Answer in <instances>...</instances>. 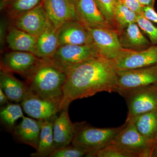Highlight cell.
Instances as JSON below:
<instances>
[{
	"mask_svg": "<svg viewBox=\"0 0 157 157\" xmlns=\"http://www.w3.org/2000/svg\"><path fill=\"white\" fill-rule=\"evenodd\" d=\"M41 0H14L11 9L15 14H22L39 5Z\"/></svg>",
	"mask_w": 157,
	"mask_h": 157,
	"instance_id": "f1b7e54d",
	"label": "cell"
},
{
	"mask_svg": "<svg viewBox=\"0 0 157 157\" xmlns=\"http://www.w3.org/2000/svg\"><path fill=\"white\" fill-rule=\"evenodd\" d=\"M98 8L106 20H111L114 16L116 0H95Z\"/></svg>",
	"mask_w": 157,
	"mask_h": 157,
	"instance_id": "f546056e",
	"label": "cell"
},
{
	"mask_svg": "<svg viewBox=\"0 0 157 157\" xmlns=\"http://www.w3.org/2000/svg\"><path fill=\"white\" fill-rule=\"evenodd\" d=\"M66 73L59 112L77 99L101 92H117V70L112 60L96 57L74 66Z\"/></svg>",
	"mask_w": 157,
	"mask_h": 157,
	"instance_id": "6da1fadb",
	"label": "cell"
},
{
	"mask_svg": "<svg viewBox=\"0 0 157 157\" xmlns=\"http://www.w3.org/2000/svg\"><path fill=\"white\" fill-rule=\"evenodd\" d=\"M67 73L50 59H42L27 77L29 89L46 100L60 106ZM60 108V107H59Z\"/></svg>",
	"mask_w": 157,
	"mask_h": 157,
	"instance_id": "7a4b0ae2",
	"label": "cell"
},
{
	"mask_svg": "<svg viewBox=\"0 0 157 157\" xmlns=\"http://www.w3.org/2000/svg\"><path fill=\"white\" fill-rule=\"evenodd\" d=\"M143 15L148 20L157 24V13L151 6L143 7Z\"/></svg>",
	"mask_w": 157,
	"mask_h": 157,
	"instance_id": "1f68e13d",
	"label": "cell"
},
{
	"mask_svg": "<svg viewBox=\"0 0 157 157\" xmlns=\"http://www.w3.org/2000/svg\"><path fill=\"white\" fill-rule=\"evenodd\" d=\"M86 153L72 144L55 150L49 157H81L85 155Z\"/></svg>",
	"mask_w": 157,
	"mask_h": 157,
	"instance_id": "83f0119b",
	"label": "cell"
},
{
	"mask_svg": "<svg viewBox=\"0 0 157 157\" xmlns=\"http://www.w3.org/2000/svg\"><path fill=\"white\" fill-rule=\"evenodd\" d=\"M116 1H121V0H116Z\"/></svg>",
	"mask_w": 157,
	"mask_h": 157,
	"instance_id": "74e56055",
	"label": "cell"
},
{
	"mask_svg": "<svg viewBox=\"0 0 157 157\" xmlns=\"http://www.w3.org/2000/svg\"><path fill=\"white\" fill-rule=\"evenodd\" d=\"M87 157H133L132 155L124 151L114 144H111L104 148L96 151L88 153Z\"/></svg>",
	"mask_w": 157,
	"mask_h": 157,
	"instance_id": "d4e9b609",
	"label": "cell"
},
{
	"mask_svg": "<svg viewBox=\"0 0 157 157\" xmlns=\"http://www.w3.org/2000/svg\"><path fill=\"white\" fill-rule=\"evenodd\" d=\"M0 89L2 90L9 101L19 103L25 98L29 87L23 82L18 80L10 72L1 71L0 73Z\"/></svg>",
	"mask_w": 157,
	"mask_h": 157,
	"instance_id": "ac0fdd59",
	"label": "cell"
},
{
	"mask_svg": "<svg viewBox=\"0 0 157 157\" xmlns=\"http://www.w3.org/2000/svg\"><path fill=\"white\" fill-rule=\"evenodd\" d=\"M59 46L64 45H84L93 43L87 27L78 21L65 23L57 29Z\"/></svg>",
	"mask_w": 157,
	"mask_h": 157,
	"instance_id": "5bb4252c",
	"label": "cell"
},
{
	"mask_svg": "<svg viewBox=\"0 0 157 157\" xmlns=\"http://www.w3.org/2000/svg\"><path fill=\"white\" fill-rule=\"evenodd\" d=\"M100 128L86 122L75 124V134L72 144L86 153L96 151L112 143L123 128Z\"/></svg>",
	"mask_w": 157,
	"mask_h": 157,
	"instance_id": "3957f363",
	"label": "cell"
},
{
	"mask_svg": "<svg viewBox=\"0 0 157 157\" xmlns=\"http://www.w3.org/2000/svg\"><path fill=\"white\" fill-rule=\"evenodd\" d=\"M55 118L41 121V129L38 147L31 157H47L54 151L53 125Z\"/></svg>",
	"mask_w": 157,
	"mask_h": 157,
	"instance_id": "7402d4cb",
	"label": "cell"
},
{
	"mask_svg": "<svg viewBox=\"0 0 157 157\" xmlns=\"http://www.w3.org/2000/svg\"><path fill=\"white\" fill-rule=\"evenodd\" d=\"M42 6L56 29L68 21L80 19L76 6L70 0H44Z\"/></svg>",
	"mask_w": 157,
	"mask_h": 157,
	"instance_id": "7c38bea8",
	"label": "cell"
},
{
	"mask_svg": "<svg viewBox=\"0 0 157 157\" xmlns=\"http://www.w3.org/2000/svg\"><path fill=\"white\" fill-rule=\"evenodd\" d=\"M112 144L133 157L152 156L154 148V143L145 139L128 120H126Z\"/></svg>",
	"mask_w": 157,
	"mask_h": 157,
	"instance_id": "277c9868",
	"label": "cell"
},
{
	"mask_svg": "<svg viewBox=\"0 0 157 157\" xmlns=\"http://www.w3.org/2000/svg\"><path fill=\"white\" fill-rule=\"evenodd\" d=\"M69 107L63 108L54 121V144L56 149L72 144L75 134V124L70 120Z\"/></svg>",
	"mask_w": 157,
	"mask_h": 157,
	"instance_id": "9a60e30c",
	"label": "cell"
},
{
	"mask_svg": "<svg viewBox=\"0 0 157 157\" xmlns=\"http://www.w3.org/2000/svg\"><path fill=\"white\" fill-rule=\"evenodd\" d=\"M127 120L132 121L145 139L154 143L157 132V109Z\"/></svg>",
	"mask_w": 157,
	"mask_h": 157,
	"instance_id": "44dd1931",
	"label": "cell"
},
{
	"mask_svg": "<svg viewBox=\"0 0 157 157\" xmlns=\"http://www.w3.org/2000/svg\"><path fill=\"white\" fill-rule=\"evenodd\" d=\"M141 5L143 7L151 6L153 3L154 0H139Z\"/></svg>",
	"mask_w": 157,
	"mask_h": 157,
	"instance_id": "e575fe53",
	"label": "cell"
},
{
	"mask_svg": "<svg viewBox=\"0 0 157 157\" xmlns=\"http://www.w3.org/2000/svg\"><path fill=\"white\" fill-rule=\"evenodd\" d=\"M36 37V55L41 59H50L59 47L57 29L50 22Z\"/></svg>",
	"mask_w": 157,
	"mask_h": 157,
	"instance_id": "d6986e66",
	"label": "cell"
},
{
	"mask_svg": "<svg viewBox=\"0 0 157 157\" xmlns=\"http://www.w3.org/2000/svg\"><path fill=\"white\" fill-rule=\"evenodd\" d=\"M156 157H157V155H156Z\"/></svg>",
	"mask_w": 157,
	"mask_h": 157,
	"instance_id": "f35d334b",
	"label": "cell"
},
{
	"mask_svg": "<svg viewBox=\"0 0 157 157\" xmlns=\"http://www.w3.org/2000/svg\"><path fill=\"white\" fill-rule=\"evenodd\" d=\"M19 124L14 128L13 135L17 140L36 150L41 129V121L23 117Z\"/></svg>",
	"mask_w": 157,
	"mask_h": 157,
	"instance_id": "2e32d148",
	"label": "cell"
},
{
	"mask_svg": "<svg viewBox=\"0 0 157 157\" xmlns=\"http://www.w3.org/2000/svg\"><path fill=\"white\" fill-rule=\"evenodd\" d=\"M117 70H126L157 65V46L142 51H124L113 60Z\"/></svg>",
	"mask_w": 157,
	"mask_h": 157,
	"instance_id": "8fae6325",
	"label": "cell"
},
{
	"mask_svg": "<svg viewBox=\"0 0 157 157\" xmlns=\"http://www.w3.org/2000/svg\"><path fill=\"white\" fill-rule=\"evenodd\" d=\"M9 100L8 97L6 95L2 90L0 89V105L1 106L9 104Z\"/></svg>",
	"mask_w": 157,
	"mask_h": 157,
	"instance_id": "d6a6232c",
	"label": "cell"
},
{
	"mask_svg": "<svg viewBox=\"0 0 157 157\" xmlns=\"http://www.w3.org/2000/svg\"><path fill=\"white\" fill-rule=\"evenodd\" d=\"M126 34L129 43L135 46H144L148 42L140 32L138 25L132 23L127 26Z\"/></svg>",
	"mask_w": 157,
	"mask_h": 157,
	"instance_id": "484cf974",
	"label": "cell"
},
{
	"mask_svg": "<svg viewBox=\"0 0 157 157\" xmlns=\"http://www.w3.org/2000/svg\"><path fill=\"white\" fill-rule=\"evenodd\" d=\"M157 155V132L154 141V148L152 156H156Z\"/></svg>",
	"mask_w": 157,
	"mask_h": 157,
	"instance_id": "d590c367",
	"label": "cell"
},
{
	"mask_svg": "<svg viewBox=\"0 0 157 157\" xmlns=\"http://www.w3.org/2000/svg\"><path fill=\"white\" fill-rule=\"evenodd\" d=\"M50 22L43 6L39 5L18 15L15 25L17 28L37 37Z\"/></svg>",
	"mask_w": 157,
	"mask_h": 157,
	"instance_id": "4fadbf2b",
	"label": "cell"
},
{
	"mask_svg": "<svg viewBox=\"0 0 157 157\" xmlns=\"http://www.w3.org/2000/svg\"><path fill=\"white\" fill-rule=\"evenodd\" d=\"M41 59L31 52L13 51L5 55L1 67L2 71L17 73L27 78Z\"/></svg>",
	"mask_w": 157,
	"mask_h": 157,
	"instance_id": "30bf717a",
	"label": "cell"
},
{
	"mask_svg": "<svg viewBox=\"0 0 157 157\" xmlns=\"http://www.w3.org/2000/svg\"><path fill=\"white\" fill-rule=\"evenodd\" d=\"M137 14L130 10L121 1H116L114 16L119 23L122 26H128L136 22Z\"/></svg>",
	"mask_w": 157,
	"mask_h": 157,
	"instance_id": "cb8c5ba5",
	"label": "cell"
},
{
	"mask_svg": "<svg viewBox=\"0 0 157 157\" xmlns=\"http://www.w3.org/2000/svg\"><path fill=\"white\" fill-rule=\"evenodd\" d=\"M21 103L24 112L37 120L46 121L56 117L59 104L43 99L28 90Z\"/></svg>",
	"mask_w": 157,
	"mask_h": 157,
	"instance_id": "9c48e42d",
	"label": "cell"
},
{
	"mask_svg": "<svg viewBox=\"0 0 157 157\" xmlns=\"http://www.w3.org/2000/svg\"><path fill=\"white\" fill-rule=\"evenodd\" d=\"M79 19L90 27H104L106 19L98 8L95 0H78L76 5Z\"/></svg>",
	"mask_w": 157,
	"mask_h": 157,
	"instance_id": "e0dca14e",
	"label": "cell"
},
{
	"mask_svg": "<svg viewBox=\"0 0 157 157\" xmlns=\"http://www.w3.org/2000/svg\"><path fill=\"white\" fill-rule=\"evenodd\" d=\"M6 29V25L4 23L3 21H1V46H2L4 44V38H5V31Z\"/></svg>",
	"mask_w": 157,
	"mask_h": 157,
	"instance_id": "836d02e7",
	"label": "cell"
},
{
	"mask_svg": "<svg viewBox=\"0 0 157 157\" xmlns=\"http://www.w3.org/2000/svg\"><path fill=\"white\" fill-rule=\"evenodd\" d=\"M117 92L157 85V65L126 70H117Z\"/></svg>",
	"mask_w": 157,
	"mask_h": 157,
	"instance_id": "52a82bcc",
	"label": "cell"
},
{
	"mask_svg": "<svg viewBox=\"0 0 157 157\" xmlns=\"http://www.w3.org/2000/svg\"><path fill=\"white\" fill-rule=\"evenodd\" d=\"M0 117L3 123L8 127H12L17 120L24 116L20 105L9 104L1 108Z\"/></svg>",
	"mask_w": 157,
	"mask_h": 157,
	"instance_id": "603a6c76",
	"label": "cell"
},
{
	"mask_svg": "<svg viewBox=\"0 0 157 157\" xmlns=\"http://www.w3.org/2000/svg\"><path fill=\"white\" fill-rule=\"evenodd\" d=\"M70 1L71 2L73 3V4H74L76 6V3L78 2V0H70Z\"/></svg>",
	"mask_w": 157,
	"mask_h": 157,
	"instance_id": "8d00e7d4",
	"label": "cell"
},
{
	"mask_svg": "<svg viewBox=\"0 0 157 157\" xmlns=\"http://www.w3.org/2000/svg\"><path fill=\"white\" fill-rule=\"evenodd\" d=\"M6 41L9 48L13 51L26 52L36 55L37 37L35 36L16 28L10 30Z\"/></svg>",
	"mask_w": 157,
	"mask_h": 157,
	"instance_id": "ffe728a7",
	"label": "cell"
},
{
	"mask_svg": "<svg viewBox=\"0 0 157 157\" xmlns=\"http://www.w3.org/2000/svg\"><path fill=\"white\" fill-rule=\"evenodd\" d=\"M119 94L128 104L127 119L157 109V85L123 91Z\"/></svg>",
	"mask_w": 157,
	"mask_h": 157,
	"instance_id": "5b68a950",
	"label": "cell"
},
{
	"mask_svg": "<svg viewBox=\"0 0 157 157\" xmlns=\"http://www.w3.org/2000/svg\"><path fill=\"white\" fill-rule=\"evenodd\" d=\"M136 22L138 26L148 36L152 42L157 43V28L142 14H137Z\"/></svg>",
	"mask_w": 157,
	"mask_h": 157,
	"instance_id": "4316f807",
	"label": "cell"
},
{
	"mask_svg": "<svg viewBox=\"0 0 157 157\" xmlns=\"http://www.w3.org/2000/svg\"><path fill=\"white\" fill-rule=\"evenodd\" d=\"M86 27L101 56L113 60L124 51L114 31L104 27Z\"/></svg>",
	"mask_w": 157,
	"mask_h": 157,
	"instance_id": "ba28073f",
	"label": "cell"
},
{
	"mask_svg": "<svg viewBox=\"0 0 157 157\" xmlns=\"http://www.w3.org/2000/svg\"><path fill=\"white\" fill-rule=\"evenodd\" d=\"M124 5L137 14H143V6L139 0H121Z\"/></svg>",
	"mask_w": 157,
	"mask_h": 157,
	"instance_id": "4dcf8cb0",
	"label": "cell"
},
{
	"mask_svg": "<svg viewBox=\"0 0 157 157\" xmlns=\"http://www.w3.org/2000/svg\"><path fill=\"white\" fill-rule=\"evenodd\" d=\"M101 56L94 43L59 46L50 59L67 72L74 66L93 58Z\"/></svg>",
	"mask_w": 157,
	"mask_h": 157,
	"instance_id": "8992f818",
	"label": "cell"
}]
</instances>
